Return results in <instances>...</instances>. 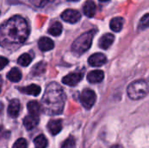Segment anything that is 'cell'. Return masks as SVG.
I'll return each instance as SVG.
<instances>
[{"instance_id":"17","label":"cell","mask_w":149,"mask_h":148,"mask_svg":"<svg viewBox=\"0 0 149 148\" xmlns=\"http://www.w3.org/2000/svg\"><path fill=\"white\" fill-rule=\"evenodd\" d=\"M124 24V18L121 17H116L114 18H113L110 22V28L115 31V32H119L121 31L122 27Z\"/></svg>"},{"instance_id":"24","label":"cell","mask_w":149,"mask_h":148,"mask_svg":"<svg viewBox=\"0 0 149 148\" xmlns=\"http://www.w3.org/2000/svg\"><path fill=\"white\" fill-rule=\"evenodd\" d=\"M75 144H76L75 139L71 136V137H69L67 140H65L63 142V144L61 146V148H74Z\"/></svg>"},{"instance_id":"21","label":"cell","mask_w":149,"mask_h":148,"mask_svg":"<svg viewBox=\"0 0 149 148\" xmlns=\"http://www.w3.org/2000/svg\"><path fill=\"white\" fill-rule=\"evenodd\" d=\"M47 144H48V140L45 138V136L43 134L37 136L34 140L35 148H46Z\"/></svg>"},{"instance_id":"15","label":"cell","mask_w":149,"mask_h":148,"mask_svg":"<svg viewBox=\"0 0 149 148\" xmlns=\"http://www.w3.org/2000/svg\"><path fill=\"white\" fill-rule=\"evenodd\" d=\"M84 14L88 17H93L96 11V4L93 0H87L83 5Z\"/></svg>"},{"instance_id":"18","label":"cell","mask_w":149,"mask_h":148,"mask_svg":"<svg viewBox=\"0 0 149 148\" xmlns=\"http://www.w3.org/2000/svg\"><path fill=\"white\" fill-rule=\"evenodd\" d=\"M27 109L31 115L38 116L41 113V106L37 101H31L27 104Z\"/></svg>"},{"instance_id":"19","label":"cell","mask_w":149,"mask_h":148,"mask_svg":"<svg viewBox=\"0 0 149 148\" xmlns=\"http://www.w3.org/2000/svg\"><path fill=\"white\" fill-rule=\"evenodd\" d=\"M7 79L11 82H18L22 79V73L20 70L14 67L7 73Z\"/></svg>"},{"instance_id":"29","label":"cell","mask_w":149,"mask_h":148,"mask_svg":"<svg viewBox=\"0 0 149 148\" xmlns=\"http://www.w3.org/2000/svg\"><path fill=\"white\" fill-rule=\"evenodd\" d=\"M3 133H4V130H3V127L0 125V139L3 136Z\"/></svg>"},{"instance_id":"2","label":"cell","mask_w":149,"mask_h":148,"mask_svg":"<svg viewBox=\"0 0 149 148\" xmlns=\"http://www.w3.org/2000/svg\"><path fill=\"white\" fill-rule=\"evenodd\" d=\"M65 94L62 87L56 82L49 84L42 98L41 110L47 115H58L63 112Z\"/></svg>"},{"instance_id":"8","label":"cell","mask_w":149,"mask_h":148,"mask_svg":"<svg viewBox=\"0 0 149 148\" xmlns=\"http://www.w3.org/2000/svg\"><path fill=\"white\" fill-rule=\"evenodd\" d=\"M107 62V58L102 53H95L88 58V63L91 66L99 67Z\"/></svg>"},{"instance_id":"1","label":"cell","mask_w":149,"mask_h":148,"mask_svg":"<svg viewBox=\"0 0 149 148\" xmlns=\"http://www.w3.org/2000/svg\"><path fill=\"white\" fill-rule=\"evenodd\" d=\"M29 25L20 16H14L0 25V45L7 50L20 47L28 38Z\"/></svg>"},{"instance_id":"3","label":"cell","mask_w":149,"mask_h":148,"mask_svg":"<svg viewBox=\"0 0 149 148\" xmlns=\"http://www.w3.org/2000/svg\"><path fill=\"white\" fill-rule=\"evenodd\" d=\"M95 33H96V31L91 30L89 31L85 32L81 36H79L72 43V51L79 55H81L84 52H86L91 47Z\"/></svg>"},{"instance_id":"10","label":"cell","mask_w":149,"mask_h":148,"mask_svg":"<svg viewBox=\"0 0 149 148\" xmlns=\"http://www.w3.org/2000/svg\"><path fill=\"white\" fill-rule=\"evenodd\" d=\"M62 120H52L47 124V128L52 135L58 134L62 130Z\"/></svg>"},{"instance_id":"22","label":"cell","mask_w":149,"mask_h":148,"mask_svg":"<svg viewBox=\"0 0 149 148\" xmlns=\"http://www.w3.org/2000/svg\"><path fill=\"white\" fill-rule=\"evenodd\" d=\"M45 67H46V64L45 62H39L38 64H37L36 65L33 66L32 74L35 76L43 74L45 72Z\"/></svg>"},{"instance_id":"26","label":"cell","mask_w":149,"mask_h":148,"mask_svg":"<svg viewBox=\"0 0 149 148\" xmlns=\"http://www.w3.org/2000/svg\"><path fill=\"white\" fill-rule=\"evenodd\" d=\"M12 148H27V141L24 139H18L13 145Z\"/></svg>"},{"instance_id":"14","label":"cell","mask_w":149,"mask_h":148,"mask_svg":"<svg viewBox=\"0 0 149 148\" xmlns=\"http://www.w3.org/2000/svg\"><path fill=\"white\" fill-rule=\"evenodd\" d=\"M38 121H39V117L38 116H33V115L29 114L28 116H26L24 119L23 123H24V127L27 130H31L38 124Z\"/></svg>"},{"instance_id":"9","label":"cell","mask_w":149,"mask_h":148,"mask_svg":"<svg viewBox=\"0 0 149 148\" xmlns=\"http://www.w3.org/2000/svg\"><path fill=\"white\" fill-rule=\"evenodd\" d=\"M20 102L18 99H12L10 100L9 106H8V114L11 118H17L20 113Z\"/></svg>"},{"instance_id":"25","label":"cell","mask_w":149,"mask_h":148,"mask_svg":"<svg viewBox=\"0 0 149 148\" xmlns=\"http://www.w3.org/2000/svg\"><path fill=\"white\" fill-rule=\"evenodd\" d=\"M148 22H149V15L147 13L145 14L142 18L141 19V22L139 24V29L140 30H145L148 27Z\"/></svg>"},{"instance_id":"20","label":"cell","mask_w":149,"mask_h":148,"mask_svg":"<svg viewBox=\"0 0 149 148\" xmlns=\"http://www.w3.org/2000/svg\"><path fill=\"white\" fill-rule=\"evenodd\" d=\"M62 32V24L59 22H54L48 29V33L57 37L59 36Z\"/></svg>"},{"instance_id":"4","label":"cell","mask_w":149,"mask_h":148,"mask_svg":"<svg viewBox=\"0 0 149 148\" xmlns=\"http://www.w3.org/2000/svg\"><path fill=\"white\" fill-rule=\"evenodd\" d=\"M148 92V83L143 80H136L133 83H131L127 88V94L130 99L137 100L141 99L147 96Z\"/></svg>"},{"instance_id":"32","label":"cell","mask_w":149,"mask_h":148,"mask_svg":"<svg viewBox=\"0 0 149 148\" xmlns=\"http://www.w3.org/2000/svg\"><path fill=\"white\" fill-rule=\"evenodd\" d=\"M100 1H101V2H107V1H109V0H100Z\"/></svg>"},{"instance_id":"30","label":"cell","mask_w":149,"mask_h":148,"mask_svg":"<svg viewBox=\"0 0 149 148\" xmlns=\"http://www.w3.org/2000/svg\"><path fill=\"white\" fill-rule=\"evenodd\" d=\"M110 148H123L121 146H120V145H114V146H113V147H111Z\"/></svg>"},{"instance_id":"33","label":"cell","mask_w":149,"mask_h":148,"mask_svg":"<svg viewBox=\"0 0 149 148\" xmlns=\"http://www.w3.org/2000/svg\"><path fill=\"white\" fill-rule=\"evenodd\" d=\"M0 92H1V89H0Z\"/></svg>"},{"instance_id":"11","label":"cell","mask_w":149,"mask_h":148,"mask_svg":"<svg viewBox=\"0 0 149 148\" xmlns=\"http://www.w3.org/2000/svg\"><path fill=\"white\" fill-rule=\"evenodd\" d=\"M104 79V72L100 70H95L92 71L87 74V80L92 84L100 83Z\"/></svg>"},{"instance_id":"23","label":"cell","mask_w":149,"mask_h":148,"mask_svg":"<svg viewBox=\"0 0 149 148\" xmlns=\"http://www.w3.org/2000/svg\"><path fill=\"white\" fill-rule=\"evenodd\" d=\"M31 60H32L31 57L28 53H24V54L21 55V56L18 58L17 63H18L20 65H22V66H28V65L31 64Z\"/></svg>"},{"instance_id":"5","label":"cell","mask_w":149,"mask_h":148,"mask_svg":"<svg viewBox=\"0 0 149 148\" xmlns=\"http://www.w3.org/2000/svg\"><path fill=\"white\" fill-rule=\"evenodd\" d=\"M79 99H80V102H81L82 106L86 109L89 110L95 104V101H96V94L91 89H85L81 92L80 97H79Z\"/></svg>"},{"instance_id":"31","label":"cell","mask_w":149,"mask_h":148,"mask_svg":"<svg viewBox=\"0 0 149 148\" xmlns=\"http://www.w3.org/2000/svg\"><path fill=\"white\" fill-rule=\"evenodd\" d=\"M67 1H72V2H77V1H79V0H67Z\"/></svg>"},{"instance_id":"28","label":"cell","mask_w":149,"mask_h":148,"mask_svg":"<svg viewBox=\"0 0 149 148\" xmlns=\"http://www.w3.org/2000/svg\"><path fill=\"white\" fill-rule=\"evenodd\" d=\"M8 59L4 57H1L0 56V70L3 69L7 65H8Z\"/></svg>"},{"instance_id":"27","label":"cell","mask_w":149,"mask_h":148,"mask_svg":"<svg viewBox=\"0 0 149 148\" xmlns=\"http://www.w3.org/2000/svg\"><path fill=\"white\" fill-rule=\"evenodd\" d=\"M33 4H35L36 6L38 7H43L45 5H46L48 3H50L52 0H30Z\"/></svg>"},{"instance_id":"13","label":"cell","mask_w":149,"mask_h":148,"mask_svg":"<svg viewBox=\"0 0 149 148\" xmlns=\"http://www.w3.org/2000/svg\"><path fill=\"white\" fill-rule=\"evenodd\" d=\"M18 90L24 94H28V95H32V96H38L40 92H41V88L40 86L37 85H30L28 86L25 87H20L18 88Z\"/></svg>"},{"instance_id":"12","label":"cell","mask_w":149,"mask_h":148,"mask_svg":"<svg viewBox=\"0 0 149 148\" xmlns=\"http://www.w3.org/2000/svg\"><path fill=\"white\" fill-rule=\"evenodd\" d=\"M113 41H114V36L111 33H107L101 37V38L100 39L99 45L100 48L107 50L113 44Z\"/></svg>"},{"instance_id":"6","label":"cell","mask_w":149,"mask_h":148,"mask_svg":"<svg viewBox=\"0 0 149 148\" xmlns=\"http://www.w3.org/2000/svg\"><path fill=\"white\" fill-rule=\"evenodd\" d=\"M61 17L65 22H68V23H71V24H75V23H77L80 19L81 15L76 10L68 9V10H65L61 14Z\"/></svg>"},{"instance_id":"7","label":"cell","mask_w":149,"mask_h":148,"mask_svg":"<svg viewBox=\"0 0 149 148\" xmlns=\"http://www.w3.org/2000/svg\"><path fill=\"white\" fill-rule=\"evenodd\" d=\"M82 76H83L82 73H79V72L70 73L63 78L62 82L65 85H67L69 86H74L82 79Z\"/></svg>"},{"instance_id":"16","label":"cell","mask_w":149,"mask_h":148,"mask_svg":"<svg viewBox=\"0 0 149 148\" xmlns=\"http://www.w3.org/2000/svg\"><path fill=\"white\" fill-rule=\"evenodd\" d=\"M38 47L43 51H48L54 47V43L51 38L47 37H43L38 41Z\"/></svg>"}]
</instances>
